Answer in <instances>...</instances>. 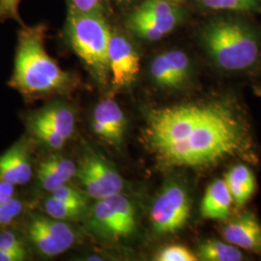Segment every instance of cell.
Here are the masks:
<instances>
[{
    "instance_id": "32",
    "label": "cell",
    "mask_w": 261,
    "mask_h": 261,
    "mask_svg": "<svg viewBox=\"0 0 261 261\" xmlns=\"http://www.w3.org/2000/svg\"><path fill=\"white\" fill-rule=\"evenodd\" d=\"M24 259L27 258L18 253L0 250V261H22Z\"/></svg>"
},
{
    "instance_id": "11",
    "label": "cell",
    "mask_w": 261,
    "mask_h": 261,
    "mask_svg": "<svg viewBox=\"0 0 261 261\" xmlns=\"http://www.w3.org/2000/svg\"><path fill=\"white\" fill-rule=\"evenodd\" d=\"M126 117L118 103L107 98L98 103L92 115L94 134L112 147H120L126 130Z\"/></svg>"
},
{
    "instance_id": "10",
    "label": "cell",
    "mask_w": 261,
    "mask_h": 261,
    "mask_svg": "<svg viewBox=\"0 0 261 261\" xmlns=\"http://www.w3.org/2000/svg\"><path fill=\"white\" fill-rule=\"evenodd\" d=\"M221 232L225 241L261 255V222L251 210L230 215L224 221Z\"/></svg>"
},
{
    "instance_id": "22",
    "label": "cell",
    "mask_w": 261,
    "mask_h": 261,
    "mask_svg": "<svg viewBox=\"0 0 261 261\" xmlns=\"http://www.w3.org/2000/svg\"><path fill=\"white\" fill-rule=\"evenodd\" d=\"M178 11L180 10L178 9L177 5L173 4L171 1L148 0L140 4L132 14L140 18L160 19L165 18L173 13H176Z\"/></svg>"
},
{
    "instance_id": "2",
    "label": "cell",
    "mask_w": 261,
    "mask_h": 261,
    "mask_svg": "<svg viewBox=\"0 0 261 261\" xmlns=\"http://www.w3.org/2000/svg\"><path fill=\"white\" fill-rule=\"evenodd\" d=\"M43 25L22 28L19 33L14 72L9 85L28 97L64 93L73 83L45 47Z\"/></svg>"
},
{
    "instance_id": "19",
    "label": "cell",
    "mask_w": 261,
    "mask_h": 261,
    "mask_svg": "<svg viewBox=\"0 0 261 261\" xmlns=\"http://www.w3.org/2000/svg\"><path fill=\"white\" fill-rule=\"evenodd\" d=\"M43 209L47 216L54 219L73 222L84 218L88 207L64 201L50 196L44 200Z\"/></svg>"
},
{
    "instance_id": "12",
    "label": "cell",
    "mask_w": 261,
    "mask_h": 261,
    "mask_svg": "<svg viewBox=\"0 0 261 261\" xmlns=\"http://www.w3.org/2000/svg\"><path fill=\"white\" fill-rule=\"evenodd\" d=\"M32 175L29 142L23 137L0 155V181L17 187L28 184Z\"/></svg>"
},
{
    "instance_id": "9",
    "label": "cell",
    "mask_w": 261,
    "mask_h": 261,
    "mask_svg": "<svg viewBox=\"0 0 261 261\" xmlns=\"http://www.w3.org/2000/svg\"><path fill=\"white\" fill-rule=\"evenodd\" d=\"M109 67L115 88L133 84L140 72V56L136 48L127 38L112 31L109 45Z\"/></svg>"
},
{
    "instance_id": "15",
    "label": "cell",
    "mask_w": 261,
    "mask_h": 261,
    "mask_svg": "<svg viewBox=\"0 0 261 261\" xmlns=\"http://www.w3.org/2000/svg\"><path fill=\"white\" fill-rule=\"evenodd\" d=\"M31 117L47 124L68 141L74 136L76 115L74 108L69 103L62 101L51 102L32 114Z\"/></svg>"
},
{
    "instance_id": "13",
    "label": "cell",
    "mask_w": 261,
    "mask_h": 261,
    "mask_svg": "<svg viewBox=\"0 0 261 261\" xmlns=\"http://www.w3.org/2000/svg\"><path fill=\"white\" fill-rule=\"evenodd\" d=\"M77 165L60 153H54L43 160L37 169L40 187L51 194L75 177Z\"/></svg>"
},
{
    "instance_id": "5",
    "label": "cell",
    "mask_w": 261,
    "mask_h": 261,
    "mask_svg": "<svg viewBox=\"0 0 261 261\" xmlns=\"http://www.w3.org/2000/svg\"><path fill=\"white\" fill-rule=\"evenodd\" d=\"M86 226L97 237L118 241L137 228V210L130 198L122 194L97 199L84 216Z\"/></svg>"
},
{
    "instance_id": "14",
    "label": "cell",
    "mask_w": 261,
    "mask_h": 261,
    "mask_svg": "<svg viewBox=\"0 0 261 261\" xmlns=\"http://www.w3.org/2000/svg\"><path fill=\"white\" fill-rule=\"evenodd\" d=\"M233 199L224 179H216L206 189L200 215L206 220L225 221L231 215Z\"/></svg>"
},
{
    "instance_id": "31",
    "label": "cell",
    "mask_w": 261,
    "mask_h": 261,
    "mask_svg": "<svg viewBox=\"0 0 261 261\" xmlns=\"http://www.w3.org/2000/svg\"><path fill=\"white\" fill-rule=\"evenodd\" d=\"M16 186L4 181H0V204L9 202L16 197Z\"/></svg>"
},
{
    "instance_id": "28",
    "label": "cell",
    "mask_w": 261,
    "mask_h": 261,
    "mask_svg": "<svg viewBox=\"0 0 261 261\" xmlns=\"http://www.w3.org/2000/svg\"><path fill=\"white\" fill-rule=\"evenodd\" d=\"M50 196L64 201L84 206H87L88 197H89L83 190L70 186L69 184L57 189L56 191L50 194Z\"/></svg>"
},
{
    "instance_id": "23",
    "label": "cell",
    "mask_w": 261,
    "mask_h": 261,
    "mask_svg": "<svg viewBox=\"0 0 261 261\" xmlns=\"http://www.w3.org/2000/svg\"><path fill=\"white\" fill-rule=\"evenodd\" d=\"M165 55L172 68L179 86H181L188 80L191 73V62L189 57L181 50H169Z\"/></svg>"
},
{
    "instance_id": "3",
    "label": "cell",
    "mask_w": 261,
    "mask_h": 261,
    "mask_svg": "<svg viewBox=\"0 0 261 261\" xmlns=\"http://www.w3.org/2000/svg\"><path fill=\"white\" fill-rule=\"evenodd\" d=\"M200 40L208 56L226 72H246L260 57L258 36L251 27L236 20H217L202 29Z\"/></svg>"
},
{
    "instance_id": "8",
    "label": "cell",
    "mask_w": 261,
    "mask_h": 261,
    "mask_svg": "<svg viewBox=\"0 0 261 261\" xmlns=\"http://www.w3.org/2000/svg\"><path fill=\"white\" fill-rule=\"evenodd\" d=\"M25 232L34 250L44 257H56L64 253L77 244L80 237L70 222L42 214L30 217Z\"/></svg>"
},
{
    "instance_id": "33",
    "label": "cell",
    "mask_w": 261,
    "mask_h": 261,
    "mask_svg": "<svg viewBox=\"0 0 261 261\" xmlns=\"http://www.w3.org/2000/svg\"><path fill=\"white\" fill-rule=\"evenodd\" d=\"M168 1H177V0H168Z\"/></svg>"
},
{
    "instance_id": "26",
    "label": "cell",
    "mask_w": 261,
    "mask_h": 261,
    "mask_svg": "<svg viewBox=\"0 0 261 261\" xmlns=\"http://www.w3.org/2000/svg\"><path fill=\"white\" fill-rule=\"evenodd\" d=\"M0 250L15 252L23 257H28V251L24 243L12 230H3L0 232Z\"/></svg>"
},
{
    "instance_id": "17",
    "label": "cell",
    "mask_w": 261,
    "mask_h": 261,
    "mask_svg": "<svg viewBox=\"0 0 261 261\" xmlns=\"http://www.w3.org/2000/svg\"><path fill=\"white\" fill-rule=\"evenodd\" d=\"M181 17L180 11L160 19L140 18L130 14L127 25L138 37L146 41H158L176 28Z\"/></svg>"
},
{
    "instance_id": "6",
    "label": "cell",
    "mask_w": 261,
    "mask_h": 261,
    "mask_svg": "<svg viewBox=\"0 0 261 261\" xmlns=\"http://www.w3.org/2000/svg\"><path fill=\"white\" fill-rule=\"evenodd\" d=\"M191 215V198L178 181H168L160 190L151 207L150 221L155 232L174 233L186 225Z\"/></svg>"
},
{
    "instance_id": "25",
    "label": "cell",
    "mask_w": 261,
    "mask_h": 261,
    "mask_svg": "<svg viewBox=\"0 0 261 261\" xmlns=\"http://www.w3.org/2000/svg\"><path fill=\"white\" fill-rule=\"evenodd\" d=\"M155 259L158 261H196V254L182 245H170L160 250Z\"/></svg>"
},
{
    "instance_id": "16",
    "label": "cell",
    "mask_w": 261,
    "mask_h": 261,
    "mask_svg": "<svg viewBox=\"0 0 261 261\" xmlns=\"http://www.w3.org/2000/svg\"><path fill=\"white\" fill-rule=\"evenodd\" d=\"M224 180L232 196L233 204L238 208L246 205L256 191L254 173L245 162L229 168L224 175Z\"/></svg>"
},
{
    "instance_id": "7",
    "label": "cell",
    "mask_w": 261,
    "mask_h": 261,
    "mask_svg": "<svg viewBox=\"0 0 261 261\" xmlns=\"http://www.w3.org/2000/svg\"><path fill=\"white\" fill-rule=\"evenodd\" d=\"M75 178L84 193L95 200L122 194L125 187L124 179L115 167L91 149L84 151Z\"/></svg>"
},
{
    "instance_id": "30",
    "label": "cell",
    "mask_w": 261,
    "mask_h": 261,
    "mask_svg": "<svg viewBox=\"0 0 261 261\" xmlns=\"http://www.w3.org/2000/svg\"><path fill=\"white\" fill-rule=\"evenodd\" d=\"M19 0H0V19H19Z\"/></svg>"
},
{
    "instance_id": "1",
    "label": "cell",
    "mask_w": 261,
    "mask_h": 261,
    "mask_svg": "<svg viewBox=\"0 0 261 261\" xmlns=\"http://www.w3.org/2000/svg\"><path fill=\"white\" fill-rule=\"evenodd\" d=\"M141 140L163 169L204 170L229 160L259 161L249 115L234 97L149 110Z\"/></svg>"
},
{
    "instance_id": "18",
    "label": "cell",
    "mask_w": 261,
    "mask_h": 261,
    "mask_svg": "<svg viewBox=\"0 0 261 261\" xmlns=\"http://www.w3.org/2000/svg\"><path fill=\"white\" fill-rule=\"evenodd\" d=\"M196 256L204 261H240L245 259V254L238 247L217 239H209L199 244L196 250Z\"/></svg>"
},
{
    "instance_id": "21",
    "label": "cell",
    "mask_w": 261,
    "mask_h": 261,
    "mask_svg": "<svg viewBox=\"0 0 261 261\" xmlns=\"http://www.w3.org/2000/svg\"><path fill=\"white\" fill-rule=\"evenodd\" d=\"M150 74L153 81L163 88L180 87L165 54L156 56L150 66Z\"/></svg>"
},
{
    "instance_id": "27",
    "label": "cell",
    "mask_w": 261,
    "mask_h": 261,
    "mask_svg": "<svg viewBox=\"0 0 261 261\" xmlns=\"http://www.w3.org/2000/svg\"><path fill=\"white\" fill-rule=\"evenodd\" d=\"M24 211V203L18 198L0 204V226H7L15 222Z\"/></svg>"
},
{
    "instance_id": "24",
    "label": "cell",
    "mask_w": 261,
    "mask_h": 261,
    "mask_svg": "<svg viewBox=\"0 0 261 261\" xmlns=\"http://www.w3.org/2000/svg\"><path fill=\"white\" fill-rule=\"evenodd\" d=\"M204 6L213 10L248 12L257 9L260 0H199Z\"/></svg>"
},
{
    "instance_id": "20",
    "label": "cell",
    "mask_w": 261,
    "mask_h": 261,
    "mask_svg": "<svg viewBox=\"0 0 261 261\" xmlns=\"http://www.w3.org/2000/svg\"><path fill=\"white\" fill-rule=\"evenodd\" d=\"M28 127L33 136L50 149H62L68 142L65 138L53 130L47 124L39 121L31 116L28 117Z\"/></svg>"
},
{
    "instance_id": "29",
    "label": "cell",
    "mask_w": 261,
    "mask_h": 261,
    "mask_svg": "<svg viewBox=\"0 0 261 261\" xmlns=\"http://www.w3.org/2000/svg\"><path fill=\"white\" fill-rule=\"evenodd\" d=\"M69 9L83 14L103 15V0H68Z\"/></svg>"
},
{
    "instance_id": "4",
    "label": "cell",
    "mask_w": 261,
    "mask_h": 261,
    "mask_svg": "<svg viewBox=\"0 0 261 261\" xmlns=\"http://www.w3.org/2000/svg\"><path fill=\"white\" fill-rule=\"evenodd\" d=\"M68 41L95 80L107 84L110 76L109 45L112 31L103 15L83 14L69 9L66 23Z\"/></svg>"
}]
</instances>
